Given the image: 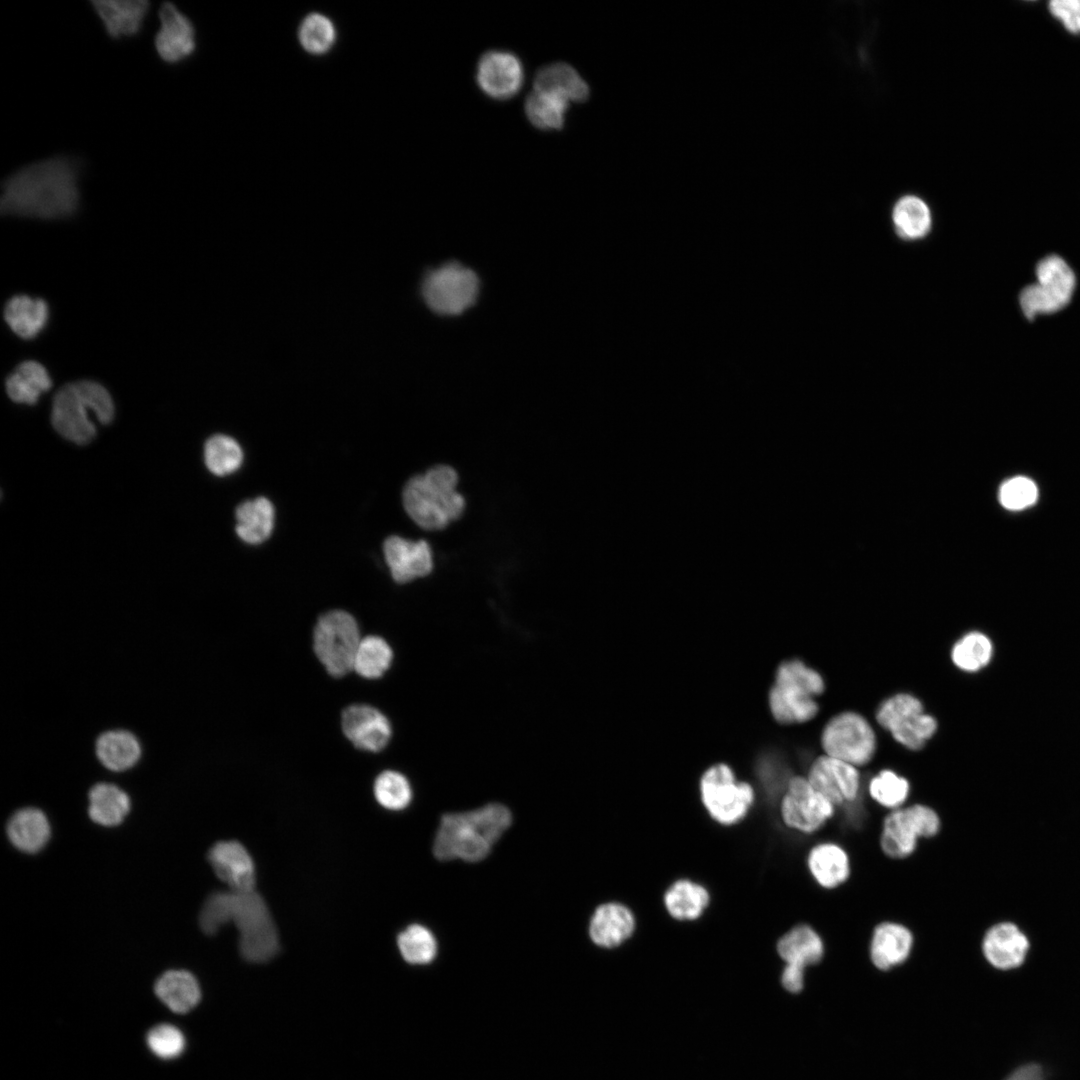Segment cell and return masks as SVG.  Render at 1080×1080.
Returning <instances> with one entry per match:
<instances>
[{
  "label": "cell",
  "mask_w": 1080,
  "mask_h": 1080,
  "mask_svg": "<svg viewBox=\"0 0 1080 1080\" xmlns=\"http://www.w3.org/2000/svg\"><path fill=\"white\" fill-rule=\"evenodd\" d=\"M83 170V160L71 154H57L18 168L2 181L1 213L40 220L73 216L81 203Z\"/></svg>",
  "instance_id": "obj_1"
},
{
  "label": "cell",
  "mask_w": 1080,
  "mask_h": 1080,
  "mask_svg": "<svg viewBox=\"0 0 1080 1080\" xmlns=\"http://www.w3.org/2000/svg\"><path fill=\"white\" fill-rule=\"evenodd\" d=\"M232 922L239 932L241 956L252 963L271 960L279 951V938L270 911L260 894L251 891H218L204 902L199 924L208 935Z\"/></svg>",
  "instance_id": "obj_2"
},
{
  "label": "cell",
  "mask_w": 1080,
  "mask_h": 1080,
  "mask_svg": "<svg viewBox=\"0 0 1080 1080\" xmlns=\"http://www.w3.org/2000/svg\"><path fill=\"white\" fill-rule=\"evenodd\" d=\"M511 822V812L499 803L487 804L468 812L446 814L441 818L433 853L441 861H481Z\"/></svg>",
  "instance_id": "obj_3"
},
{
  "label": "cell",
  "mask_w": 1080,
  "mask_h": 1080,
  "mask_svg": "<svg viewBox=\"0 0 1080 1080\" xmlns=\"http://www.w3.org/2000/svg\"><path fill=\"white\" fill-rule=\"evenodd\" d=\"M458 476L447 465H436L406 483L403 506L409 517L421 528L440 530L458 519L465 501L457 491Z\"/></svg>",
  "instance_id": "obj_4"
},
{
  "label": "cell",
  "mask_w": 1080,
  "mask_h": 1080,
  "mask_svg": "<svg viewBox=\"0 0 1080 1080\" xmlns=\"http://www.w3.org/2000/svg\"><path fill=\"white\" fill-rule=\"evenodd\" d=\"M114 416L109 392L89 380L64 385L53 399L51 422L64 438L78 445L87 444L96 435L94 419L108 424Z\"/></svg>",
  "instance_id": "obj_5"
},
{
  "label": "cell",
  "mask_w": 1080,
  "mask_h": 1080,
  "mask_svg": "<svg viewBox=\"0 0 1080 1080\" xmlns=\"http://www.w3.org/2000/svg\"><path fill=\"white\" fill-rule=\"evenodd\" d=\"M825 685L822 676L798 659L779 665L769 691V707L774 719L781 724L803 723L818 713L815 697Z\"/></svg>",
  "instance_id": "obj_6"
},
{
  "label": "cell",
  "mask_w": 1080,
  "mask_h": 1080,
  "mask_svg": "<svg viewBox=\"0 0 1080 1080\" xmlns=\"http://www.w3.org/2000/svg\"><path fill=\"white\" fill-rule=\"evenodd\" d=\"M480 293V279L475 271L451 261L428 271L421 284L426 306L441 316H458L471 308Z\"/></svg>",
  "instance_id": "obj_7"
},
{
  "label": "cell",
  "mask_w": 1080,
  "mask_h": 1080,
  "mask_svg": "<svg viewBox=\"0 0 1080 1080\" xmlns=\"http://www.w3.org/2000/svg\"><path fill=\"white\" fill-rule=\"evenodd\" d=\"M941 828V818L932 807L921 803L903 806L883 819L880 849L890 859H906L915 853L920 839L936 837Z\"/></svg>",
  "instance_id": "obj_8"
},
{
  "label": "cell",
  "mask_w": 1080,
  "mask_h": 1080,
  "mask_svg": "<svg viewBox=\"0 0 1080 1080\" xmlns=\"http://www.w3.org/2000/svg\"><path fill=\"white\" fill-rule=\"evenodd\" d=\"M702 804L717 824L731 826L741 822L751 809L755 793L753 787L738 781L726 764H716L707 769L700 780Z\"/></svg>",
  "instance_id": "obj_9"
},
{
  "label": "cell",
  "mask_w": 1080,
  "mask_h": 1080,
  "mask_svg": "<svg viewBox=\"0 0 1080 1080\" xmlns=\"http://www.w3.org/2000/svg\"><path fill=\"white\" fill-rule=\"evenodd\" d=\"M314 651L329 674L342 677L353 669L361 641L354 617L343 610L321 615L314 628Z\"/></svg>",
  "instance_id": "obj_10"
},
{
  "label": "cell",
  "mask_w": 1080,
  "mask_h": 1080,
  "mask_svg": "<svg viewBox=\"0 0 1080 1080\" xmlns=\"http://www.w3.org/2000/svg\"><path fill=\"white\" fill-rule=\"evenodd\" d=\"M1035 273L1037 282L1025 287L1019 296L1020 306L1028 319L1062 309L1070 302L1075 289L1074 272L1057 255L1043 258Z\"/></svg>",
  "instance_id": "obj_11"
},
{
  "label": "cell",
  "mask_w": 1080,
  "mask_h": 1080,
  "mask_svg": "<svg viewBox=\"0 0 1080 1080\" xmlns=\"http://www.w3.org/2000/svg\"><path fill=\"white\" fill-rule=\"evenodd\" d=\"M836 806L816 790L807 777H792L780 800V818L791 831L811 835L834 816Z\"/></svg>",
  "instance_id": "obj_12"
},
{
  "label": "cell",
  "mask_w": 1080,
  "mask_h": 1080,
  "mask_svg": "<svg viewBox=\"0 0 1080 1080\" xmlns=\"http://www.w3.org/2000/svg\"><path fill=\"white\" fill-rule=\"evenodd\" d=\"M825 755L855 767L867 764L876 749V737L869 722L856 712H843L825 725L821 734Z\"/></svg>",
  "instance_id": "obj_13"
},
{
  "label": "cell",
  "mask_w": 1080,
  "mask_h": 1080,
  "mask_svg": "<svg viewBox=\"0 0 1080 1080\" xmlns=\"http://www.w3.org/2000/svg\"><path fill=\"white\" fill-rule=\"evenodd\" d=\"M876 720L910 750L921 749L937 729L935 718L924 713L920 700L906 693L886 699L876 712Z\"/></svg>",
  "instance_id": "obj_14"
},
{
  "label": "cell",
  "mask_w": 1080,
  "mask_h": 1080,
  "mask_svg": "<svg viewBox=\"0 0 1080 1080\" xmlns=\"http://www.w3.org/2000/svg\"><path fill=\"white\" fill-rule=\"evenodd\" d=\"M157 16L159 27L153 38L157 57L169 66L183 64L197 49V31L193 21L170 1L161 3Z\"/></svg>",
  "instance_id": "obj_15"
},
{
  "label": "cell",
  "mask_w": 1080,
  "mask_h": 1080,
  "mask_svg": "<svg viewBox=\"0 0 1080 1080\" xmlns=\"http://www.w3.org/2000/svg\"><path fill=\"white\" fill-rule=\"evenodd\" d=\"M807 779L836 807L854 802L860 792L857 767L828 755L814 760Z\"/></svg>",
  "instance_id": "obj_16"
},
{
  "label": "cell",
  "mask_w": 1080,
  "mask_h": 1080,
  "mask_svg": "<svg viewBox=\"0 0 1080 1080\" xmlns=\"http://www.w3.org/2000/svg\"><path fill=\"white\" fill-rule=\"evenodd\" d=\"M476 80L489 97L498 100L511 98L518 93L523 82L520 59L508 51H487L477 64Z\"/></svg>",
  "instance_id": "obj_17"
},
{
  "label": "cell",
  "mask_w": 1080,
  "mask_h": 1080,
  "mask_svg": "<svg viewBox=\"0 0 1080 1080\" xmlns=\"http://www.w3.org/2000/svg\"><path fill=\"white\" fill-rule=\"evenodd\" d=\"M89 4L113 41L140 35L151 9L148 0H92Z\"/></svg>",
  "instance_id": "obj_18"
},
{
  "label": "cell",
  "mask_w": 1080,
  "mask_h": 1080,
  "mask_svg": "<svg viewBox=\"0 0 1080 1080\" xmlns=\"http://www.w3.org/2000/svg\"><path fill=\"white\" fill-rule=\"evenodd\" d=\"M914 943V934L905 924L891 920L879 922L870 936L869 959L876 969L890 971L910 958Z\"/></svg>",
  "instance_id": "obj_19"
},
{
  "label": "cell",
  "mask_w": 1080,
  "mask_h": 1080,
  "mask_svg": "<svg viewBox=\"0 0 1080 1080\" xmlns=\"http://www.w3.org/2000/svg\"><path fill=\"white\" fill-rule=\"evenodd\" d=\"M341 726L343 733L355 747L371 752L382 750L392 734L386 716L365 704L348 706L342 712Z\"/></svg>",
  "instance_id": "obj_20"
},
{
  "label": "cell",
  "mask_w": 1080,
  "mask_h": 1080,
  "mask_svg": "<svg viewBox=\"0 0 1080 1080\" xmlns=\"http://www.w3.org/2000/svg\"><path fill=\"white\" fill-rule=\"evenodd\" d=\"M216 876L232 891L255 890V867L246 848L237 841H220L208 852Z\"/></svg>",
  "instance_id": "obj_21"
},
{
  "label": "cell",
  "mask_w": 1080,
  "mask_h": 1080,
  "mask_svg": "<svg viewBox=\"0 0 1080 1080\" xmlns=\"http://www.w3.org/2000/svg\"><path fill=\"white\" fill-rule=\"evenodd\" d=\"M383 551L391 575L398 583L409 582L432 571V551L425 540L411 541L393 535L385 540Z\"/></svg>",
  "instance_id": "obj_22"
},
{
  "label": "cell",
  "mask_w": 1080,
  "mask_h": 1080,
  "mask_svg": "<svg viewBox=\"0 0 1080 1080\" xmlns=\"http://www.w3.org/2000/svg\"><path fill=\"white\" fill-rule=\"evenodd\" d=\"M981 950L989 964L997 969L1007 970L1023 963L1029 950V941L1016 924L999 922L985 932Z\"/></svg>",
  "instance_id": "obj_23"
},
{
  "label": "cell",
  "mask_w": 1080,
  "mask_h": 1080,
  "mask_svg": "<svg viewBox=\"0 0 1080 1080\" xmlns=\"http://www.w3.org/2000/svg\"><path fill=\"white\" fill-rule=\"evenodd\" d=\"M808 872L814 882L825 890L844 885L851 875L847 850L834 841H822L810 848L806 857Z\"/></svg>",
  "instance_id": "obj_24"
},
{
  "label": "cell",
  "mask_w": 1080,
  "mask_h": 1080,
  "mask_svg": "<svg viewBox=\"0 0 1080 1080\" xmlns=\"http://www.w3.org/2000/svg\"><path fill=\"white\" fill-rule=\"evenodd\" d=\"M635 929L636 918L628 906L607 902L595 909L589 924V936L597 946L612 949L631 938Z\"/></svg>",
  "instance_id": "obj_25"
},
{
  "label": "cell",
  "mask_w": 1080,
  "mask_h": 1080,
  "mask_svg": "<svg viewBox=\"0 0 1080 1080\" xmlns=\"http://www.w3.org/2000/svg\"><path fill=\"white\" fill-rule=\"evenodd\" d=\"M776 952L784 965L806 970L823 960L826 949L820 933L813 926L800 923L777 940Z\"/></svg>",
  "instance_id": "obj_26"
},
{
  "label": "cell",
  "mask_w": 1080,
  "mask_h": 1080,
  "mask_svg": "<svg viewBox=\"0 0 1080 1080\" xmlns=\"http://www.w3.org/2000/svg\"><path fill=\"white\" fill-rule=\"evenodd\" d=\"M710 901L711 895L708 889L688 878L672 882L663 895L666 912L677 921L699 919L708 908Z\"/></svg>",
  "instance_id": "obj_27"
},
{
  "label": "cell",
  "mask_w": 1080,
  "mask_h": 1080,
  "mask_svg": "<svg viewBox=\"0 0 1080 1080\" xmlns=\"http://www.w3.org/2000/svg\"><path fill=\"white\" fill-rule=\"evenodd\" d=\"M95 752L105 768L113 772H123L136 765L141 758L142 748L132 732L115 729L107 730L97 737Z\"/></svg>",
  "instance_id": "obj_28"
},
{
  "label": "cell",
  "mask_w": 1080,
  "mask_h": 1080,
  "mask_svg": "<svg viewBox=\"0 0 1080 1080\" xmlns=\"http://www.w3.org/2000/svg\"><path fill=\"white\" fill-rule=\"evenodd\" d=\"M533 90L558 96L568 102H584L589 87L569 64L553 63L540 68L534 77Z\"/></svg>",
  "instance_id": "obj_29"
},
{
  "label": "cell",
  "mask_w": 1080,
  "mask_h": 1080,
  "mask_svg": "<svg viewBox=\"0 0 1080 1080\" xmlns=\"http://www.w3.org/2000/svg\"><path fill=\"white\" fill-rule=\"evenodd\" d=\"M7 835L18 850L33 854L47 844L50 838V824L40 809L22 808L10 817Z\"/></svg>",
  "instance_id": "obj_30"
},
{
  "label": "cell",
  "mask_w": 1080,
  "mask_h": 1080,
  "mask_svg": "<svg viewBox=\"0 0 1080 1080\" xmlns=\"http://www.w3.org/2000/svg\"><path fill=\"white\" fill-rule=\"evenodd\" d=\"M49 317L47 303L41 298L28 295L12 297L4 309V319L11 330L21 338L32 339L46 326Z\"/></svg>",
  "instance_id": "obj_31"
},
{
  "label": "cell",
  "mask_w": 1080,
  "mask_h": 1080,
  "mask_svg": "<svg viewBox=\"0 0 1080 1080\" xmlns=\"http://www.w3.org/2000/svg\"><path fill=\"white\" fill-rule=\"evenodd\" d=\"M157 997L173 1012L186 1013L194 1008L201 997L197 979L185 970H169L155 983Z\"/></svg>",
  "instance_id": "obj_32"
},
{
  "label": "cell",
  "mask_w": 1080,
  "mask_h": 1080,
  "mask_svg": "<svg viewBox=\"0 0 1080 1080\" xmlns=\"http://www.w3.org/2000/svg\"><path fill=\"white\" fill-rule=\"evenodd\" d=\"M88 813L91 820L102 826H116L129 813L131 802L128 794L112 783L100 782L88 793Z\"/></svg>",
  "instance_id": "obj_33"
},
{
  "label": "cell",
  "mask_w": 1080,
  "mask_h": 1080,
  "mask_svg": "<svg viewBox=\"0 0 1080 1080\" xmlns=\"http://www.w3.org/2000/svg\"><path fill=\"white\" fill-rule=\"evenodd\" d=\"M51 386L52 381L46 368L33 360L19 364L6 380V391L10 399L28 405L35 404L41 394Z\"/></svg>",
  "instance_id": "obj_34"
},
{
  "label": "cell",
  "mask_w": 1080,
  "mask_h": 1080,
  "mask_svg": "<svg viewBox=\"0 0 1080 1080\" xmlns=\"http://www.w3.org/2000/svg\"><path fill=\"white\" fill-rule=\"evenodd\" d=\"M236 533L246 543L259 544L273 530L274 509L265 497L241 503L236 509Z\"/></svg>",
  "instance_id": "obj_35"
},
{
  "label": "cell",
  "mask_w": 1080,
  "mask_h": 1080,
  "mask_svg": "<svg viewBox=\"0 0 1080 1080\" xmlns=\"http://www.w3.org/2000/svg\"><path fill=\"white\" fill-rule=\"evenodd\" d=\"M892 220L895 231L904 240H919L925 237L931 228V213L928 205L919 197L906 195L893 207Z\"/></svg>",
  "instance_id": "obj_36"
},
{
  "label": "cell",
  "mask_w": 1080,
  "mask_h": 1080,
  "mask_svg": "<svg viewBox=\"0 0 1080 1080\" xmlns=\"http://www.w3.org/2000/svg\"><path fill=\"white\" fill-rule=\"evenodd\" d=\"M569 102L555 95L532 91L525 101L529 121L542 130L563 128Z\"/></svg>",
  "instance_id": "obj_37"
},
{
  "label": "cell",
  "mask_w": 1080,
  "mask_h": 1080,
  "mask_svg": "<svg viewBox=\"0 0 1080 1080\" xmlns=\"http://www.w3.org/2000/svg\"><path fill=\"white\" fill-rule=\"evenodd\" d=\"M392 649L381 637L367 636L361 639L353 661V670L360 676L375 679L390 667Z\"/></svg>",
  "instance_id": "obj_38"
},
{
  "label": "cell",
  "mask_w": 1080,
  "mask_h": 1080,
  "mask_svg": "<svg viewBox=\"0 0 1080 1080\" xmlns=\"http://www.w3.org/2000/svg\"><path fill=\"white\" fill-rule=\"evenodd\" d=\"M242 460L240 445L227 435H214L205 443L204 461L209 471L216 476L235 472L241 466Z\"/></svg>",
  "instance_id": "obj_39"
},
{
  "label": "cell",
  "mask_w": 1080,
  "mask_h": 1080,
  "mask_svg": "<svg viewBox=\"0 0 1080 1080\" xmlns=\"http://www.w3.org/2000/svg\"><path fill=\"white\" fill-rule=\"evenodd\" d=\"M868 792L879 806L892 811L904 806L910 794V784L905 777L885 769L870 780Z\"/></svg>",
  "instance_id": "obj_40"
},
{
  "label": "cell",
  "mask_w": 1080,
  "mask_h": 1080,
  "mask_svg": "<svg viewBox=\"0 0 1080 1080\" xmlns=\"http://www.w3.org/2000/svg\"><path fill=\"white\" fill-rule=\"evenodd\" d=\"M397 945L404 960L410 964L430 963L437 953L434 935L419 924L410 925L402 931L398 935Z\"/></svg>",
  "instance_id": "obj_41"
},
{
  "label": "cell",
  "mask_w": 1080,
  "mask_h": 1080,
  "mask_svg": "<svg viewBox=\"0 0 1080 1080\" xmlns=\"http://www.w3.org/2000/svg\"><path fill=\"white\" fill-rule=\"evenodd\" d=\"M992 644L984 634L970 632L958 640L951 652L953 663L961 670L974 672L984 667L991 658Z\"/></svg>",
  "instance_id": "obj_42"
},
{
  "label": "cell",
  "mask_w": 1080,
  "mask_h": 1080,
  "mask_svg": "<svg viewBox=\"0 0 1080 1080\" xmlns=\"http://www.w3.org/2000/svg\"><path fill=\"white\" fill-rule=\"evenodd\" d=\"M374 795L378 803L390 810L408 806L412 790L407 778L401 773L387 770L378 775L374 783Z\"/></svg>",
  "instance_id": "obj_43"
},
{
  "label": "cell",
  "mask_w": 1080,
  "mask_h": 1080,
  "mask_svg": "<svg viewBox=\"0 0 1080 1080\" xmlns=\"http://www.w3.org/2000/svg\"><path fill=\"white\" fill-rule=\"evenodd\" d=\"M336 32L333 23L324 15H308L299 29V40L311 54L326 53L334 44Z\"/></svg>",
  "instance_id": "obj_44"
},
{
  "label": "cell",
  "mask_w": 1080,
  "mask_h": 1080,
  "mask_svg": "<svg viewBox=\"0 0 1080 1080\" xmlns=\"http://www.w3.org/2000/svg\"><path fill=\"white\" fill-rule=\"evenodd\" d=\"M147 1044L156 1056L163 1059H172L183 1052L185 1038L177 1027L170 1024H161L148 1032Z\"/></svg>",
  "instance_id": "obj_45"
},
{
  "label": "cell",
  "mask_w": 1080,
  "mask_h": 1080,
  "mask_svg": "<svg viewBox=\"0 0 1080 1080\" xmlns=\"http://www.w3.org/2000/svg\"><path fill=\"white\" fill-rule=\"evenodd\" d=\"M1038 495L1035 483L1024 476H1017L1006 481L1000 488L999 500L1010 510H1021L1032 505Z\"/></svg>",
  "instance_id": "obj_46"
},
{
  "label": "cell",
  "mask_w": 1080,
  "mask_h": 1080,
  "mask_svg": "<svg viewBox=\"0 0 1080 1080\" xmlns=\"http://www.w3.org/2000/svg\"><path fill=\"white\" fill-rule=\"evenodd\" d=\"M1049 11L1071 33H1080V0H1053Z\"/></svg>",
  "instance_id": "obj_47"
},
{
  "label": "cell",
  "mask_w": 1080,
  "mask_h": 1080,
  "mask_svg": "<svg viewBox=\"0 0 1080 1080\" xmlns=\"http://www.w3.org/2000/svg\"><path fill=\"white\" fill-rule=\"evenodd\" d=\"M805 970L784 965L781 973V984L792 993L800 992L804 987Z\"/></svg>",
  "instance_id": "obj_48"
},
{
  "label": "cell",
  "mask_w": 1080,
  "mask_h": 1080,
  "mask_svg": "<svg viewBox=\"0 0 1080 1080\" xmlns=\"http://www.w3.org/2000/svg\"><path fill=\"white\" fill-rule=\"evenodd\" d=\"M1006 1080H1044V1076L1038 1065L1027 1064L1012 1072Z\"/></svg>",
  "instance_id": "obj_49"
}]
</instances>
